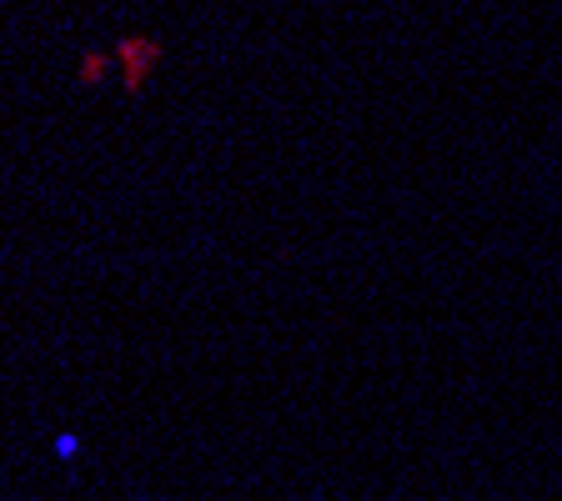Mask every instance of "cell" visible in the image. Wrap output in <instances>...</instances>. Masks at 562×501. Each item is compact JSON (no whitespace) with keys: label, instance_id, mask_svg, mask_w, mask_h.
Wrapping results in <instances>:
<instances>
[{"label":"cell","instance_id":"obj_1","mask_svg":"<svg viewBox=\"0 0 562 501\" xmlns=\"http://www.w3.org/2000/svg\"><path fill=\"white\" fill-rule=\"evenodd\" d=\"M105 66H111L105 56H86V60H81V81H86V86L101 81V70H105Z\"/></svg>","mask_w":562,"mask_h":501}]
</instances>
